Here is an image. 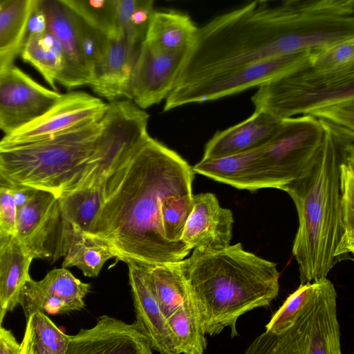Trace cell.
<instances>
[{"instance_id": "3957f363", "label": "cell", "mask_w": 354, "mask_h": 354, "mask_svg": "<svg viewBox=\"0 0 354 354\" xmlns=\"http://www.w3.org/2000/svg\"><path fill=\"white\" fill-rule=\"evenodd\" d=\"M319 120L324 136L317 156L304 175L281 188L292 199L298 215L292 252L300 284L327 278L338 263L336 252L343 234L340 167L354 150V131Z\"/></svg>"}, {"instance_id": "9a60e30c", "label": "cell", "mask_w": 354, "mask_h": 354, "mask_svg": "<svg viewBox=\"0 0 354 354\" xmlns=\"http://www.w3.org/2000/svg\"><path fill=\"white\" fill-rule=\"evenodd\" d=\"M66 354H153L135 322L128 324L109 315H101L90 328L69 335Z\"/></svg>"}, {"instance_id": "5bb4252c", "label": "cell", "mask_w": 354, "mask_h": 354, "mask_svg": "<svg viewBox=\"0 0 354 354\" xmlns=\"http://www.w3.org/2000/svg\"><path fill=\"white\" fill-rule=\"evenodd\" d=\"M107 108V103L84 91L62 94L42 115L0 141L19 143L46 138L101 117Z\"/></svg>"}, {"instance_id": "ab89813d", "label": "cell", "mask_w": 354, "mask_h": 354, "mask_svg": "<svg viewBox=\"0 0 354 354\" xmlns=\"http://www.w3.org/2000/svg\"><path fill=\"white\" fill-rule=\"evenodd\" d=\"M36 190L30 187L13 183L12 197L17 209L26 205L32 198Z\"/></svg>"}, {"instance_id": "4dcf8cb0", "label": "cell", "mask_w": 354, "mask_h": 354, "mask_svg": "<svg viewBox=\"0 0 354 354\" xmlns=\"http://www.w3.org/2000/svg\"><path fill=\"white\" fill-rule=\"evenodd\" d=\"M193 196V193L170 196L162 202L160 210L164 238L169 243L189 250L181 237L192 209Z\"/></svg>"}, {"instance_id": "d6986e66", "label": "cell", "mask_w": 354, "mask_h": 354, "mask_svg": "<svg viewBox=\"0 0 354 354\" xmlns=\"http://www.w3.org/2000/svg\"><path fill=\"white\" fill-rule=\"evenodd\" d=\"M45 15L46 30L61 45L67 62L64 85L71 89L89 85L91 75L82 58L77 38L74 14L64 0H38Z\"/></svg>"}, {"instance_id": "603a6c76", "label": "cell", "mask_w": 354, "mask_h": 354, "mask_svg": "<svg viewBox=\"0 0 354 354\" xmlns=\"http://www.w3.org/2000/svg\"><path fill=\"white\" fill-rule=\"evenodd\" d=\"M33 259L15 235L0 239V299L7 311L19 305Z\"/></svg>"}, {"instance_id": "277c9868", "label": "cell", "mask_w": 354, "mask_h": 354, "mask_svg": "<svg viewBox=\"0 0 354 354\" xmlns=\"http://www.w3.org/2000/svg\"><path fill=\"white\" fill-rule=\"evenodd\" d=\"M178 266L199 307L206 335L228 327L232 337L238 335L239 318L269 306L279 293L277 264L245 250L240 243L214 251L194 249Z\"/></svg>"}, {"instance_id": "1f68e13d", "label": "cell", "mask_w": 354, "mask_h": 354, "mask_svg": "<svg viewBox=\"0 0 354 354\" xmlns=\"http://www.w3.org/2000/svg\"><path fill=\"white\" fill-rule=\"evenodd\" d=\"M24 334L50 354H66L69 335L63 333L43 312H35L26 319Z\"/></svg>"}, {"instance_id": "8fae6325", "label": "cell", "mask_w": 354, "mask_h": 354, "mask_svg": "<svg viewBox=\"0 0 354 354\" xmlns=\"http://www.w3.org/2000/svg\"><path fill=\"white\" fill-rule=\"evenodd\" d=\"M62 93L13 66L0 74V130L10 135L46 113Z\"/></svg>"}, {"instance_id": "f35d334b", "label": "cell", "mask_w": 354, "mask_h": 354, "mask_svg": "<svg viewBox=\"0 0 354 354\" xmlns=\"http://www.w3.org/2000/svg\"><path fill=\"white\" fill-rule=\"evenodd\" d=\"M19 346L12 333L0 326V354H18Z\"/></svg>"}, {"instance_id": "f546056e", "label": "cell", "mask_w": 354, "mask_h": 354, "mask_svg": "<svg viewBox=\"0 0 354 354\" xmlns=\"http://www.w3.org/2000/svg\"><path fill=\"white\" fill-rule=\"evenodd\" d=\"M82 19L106 38L123 37L120 30L115 0H64Z\"/></svg>"}, {"instance_id": "d4e9b609", "label": "cell", "mask_w": 354, "mask_h": 354, "mask_svg": "<svg viewBox=\"0 0 354 354\" xmlns=\"http://www.w3.org/2000/svg\"><path fill=\"white\" fill-rule=\"evenodd\" d=\"M63 257L62 268L75 266L84 276L95 277L106 261L111 258L118 259V255L104 241L67 225Z\"/></svg>"}, {"instance_id": "60d3db41", "label": "cell", "mask_w": 354, "mask_h": 354, "mask_svg": "<svg viewBox=\"0 0 354 354\" xmlns=\"http://www.w3.org/2000/svg\"><path fill=\"white\" fill-rule=\"evenodd\" d=\"M18 354H50L46 349L34 342L27 335L24 334L20 343Z\"/></svg>"}, {"instance_id": "30bf717a", "label": "cell", "mask_w": 354, "mask_h": 354, "mask_svg": "<svg viewBox=\"0 0 354 354\" xmlns=\"http://www.w3.org/2000/svg\"><path fill=\"white\" fill-rule=\"evenodd\" d=\"M65 228L58 198L50 192L37 189L17 209L15 236L33 259L63 257Z\"/></svg>"}, {"instance_id": "44dd1931", "label": "cell", "mask_w": 354, "mask_h": 354, "mask_svg": "<svg viewBox=\"0 0 354 354\" xmlns=\"http://www.w3.org/2000/svg\"><path fill=\"white\" fill-rule=\"evenodd\" d=\"M198 29L185 14L176 11L153 12L143 42L160 52H183L192 45Z\"/></svg>"}, {"instance_id": "4316f807", "label": "cell", "mask_w": 354, "mask_h": 354, "mask_svg": "<svg viewBox=\"0 0 354 354\" xmlns=\"http://www.w3.org/2000/svg\"><path fill=\"white\" fill-rule=\"evenodd\" d=\"M104 183L80 187L58 198L63 220L73 230L89 232L102 204Z\"/></svg>"}, {"instance_id": "8d00e7d4", "label": "cell", "mask_w": 354, "mask_h": 354, "mask_svg": "<svg viewBox=\"0 0 354 354\" xmlns=\"http://www.w3.org/2000/svg\"><path fill=\"white\" fill-rule=\"evenodd\" d=\"M310 116L354 131V100L333 104L313 113Z\"/></svg>"}, {"instance_id": "ac0fdd59", "label": "cell", "mask_w": 354, "mask_h": 354, "mask_svg": "<svg viewBox=\"0 0 354 354\" xmlns=\"http://www.w3.org/2000/svg\"><path fill=\"white\" fill-rule=\"evenodd\" d=\"M282 120L254 111L246 120L216 131L207 142L202 159H214L252 150L268 143L279 131Z\"/></svg>"}, {"instance_id": "836d02e7", "label": "cell", "mask_w": 354, "mask_h": 354, "mask_svg": "<svg viewBox=\"0 0 354 354\" xmlns=\"http://www.w3.org/2000/svg\"><path fill=\"white\" fill-rule=\"evenodd\" d=\"M73 12L75 17L80 50L90 73L91 82L93 71L103 54L106 37L86 23L73 11Z\"/></svg>"}, {"instance_id": "b9f144b4", "label": "cell", "mask_w": 354, "mask_h": 354, "mask_svg": "<svg viewBox=\"0 0 354 354\" xmlns=\"http://www.w3.org/2000/svg\"><path fill=\"white\" fill-rule=\"evenodd\" d=\"M6 312H7V310L3 307V306L1 301V299H0V326H1L2 322L3 320V318L6 315Z\"/></svg>"}, {"instance_id": "e575fe53", "label": "cell", "mask_w": 354, "mask_h": 354, "mask_svg": "<svg viewBox=\"0 0 354 354\" xmlns=\"http://www.w3.org/2000/svg\"><path fill=\"white\" fill-rule=\"evenodd\" d=\"M309 286V282L300 284L298 288L287 297L266 325V331L278 333L291 324L306 299Z\"/></svg>"}, {"instance_id": "cb8c5ba5", "label": "cell", "mask_w": 354, "mask_h": 354, "mask_svg": "<svg viewBox=\"0 0 354 354\" xmlns=\"http://www.w3.org/2000/svg\"><path fill=\"white\" fill-rule=\"evenodd\" d=\"M21 57L31 64L51 88L57 84L64 86L67 75V62L58 41L47 30L40 34L28 35Z\"/></svg>"}, {"instance_id": "6da1fadb", "label": "cell", "mask_w": 354, "mask_h": 354, "mask_svg": "<svg viewBox=\"0 0 354 354\" xmlns=\"http://www.w3.org/2000/svg\"><path fill=\"white\" fill-rule=\"evenodd\" d=\"M351 38L353 0L252 1L198 28L168 96L232 69Z\"/></svg>"}, {"instance_id": "7c38bea8", "label": "cell", "mask_w": 354, "mask_h": 354, "mask_svg": "<svg viewBox=\"0 0 354 354\" xmlns=\"http://www.w3.org/2000/svg\"><path fill=\"white\" fill-rule=\"evenodd\" d=\"M187 51L160 52L142 42L133 67L126 98L141 109L166 99Z\"/></svg>"}, {"instance_id": "9c48e42d", "label": "cell", "mask_w": 354, "mask_h": 354, "mask_svg": "<svg viewBox=\"0 0 354 354\" xmlns=\"http://www.w3.org/2000/svg\"><path fill=\"white\" fill-rule=\"evenodd\" d=\"M313 50L276 57L213 76L165 99L164 111L217 100L260 86L311 62Z\"/></svg>"}, {"instance_id": "d6a6232c", "label": "cell", "mask_w": 354, "mask_h": 354, "mask_svg": "<svg viewBox=\"0 0 354 354\" xmlns=\"http://www.w3.org/2000/svg\"><path fill=\"white\" fill-rule=\"evenodd\" d=\"M311 64L326 71L354 68V38L313 50Z\"/></svg>"}, {"instance_id": "5b68a950", "label": "cell", "mask_w": 354, "mask_h": 354, "mask_svg": "<svg viewBox=\"0 0 354 354\" xmlns=\"http://www.w3.org/2000/svg\"><path fill=\"white\" fill-rule=\"evenodd\" d=\"M103 115L29 142L0 141V173L14 184L57 198L73 191L88 170Z\"/></svg>"}, {"instance_id": "ffe728a7", "label": "cell", "mask_w": 354, "mask_h": 354, "mask_svg": "<svg viewBox=\"0 0 354 354\" xmlns=\"http://www.w3.org/2000/svg\"><path fill=\"white\" fill-rule=\"evenodd\" d=\"M138 51L132 49L123 37L106 38L89 84L93 92L110 102L126 97Z\"/></svg>"}, {"instance_id": "83f0119b", "label": "cell", "mask_w": 354, "mask_h": 354, "mask_svg": "<svg viewBox=\"0 0 354 354\" xmlns=\"http://www.w3.org/2000/svg\"><path fill=\"white\" fill-rule=\"evenodd\" d=\"M145 266L153 295L167 319L190 295L185 279L178 263Z\"/></svg>"}, {"instance_id": "484cf974", "label": "cell", "mask_w": 354, "mask_h": 354, "mask_svg": "<svg viewBox=\"0 0 354 354\" xmlns=\"http://www.w3.org/2000/svg\"><path fill=\"white\" fill-rule=\"evenodd\" d=\"M167 321L180 354L204 353L207 344L204 322L191 294Z\"/></svg>"}, {"instance_id": "7a4b0ae2", "label": "cell", "mask_w": 354, "mask_h": 354, "mask_svg": "<svg viewBox=\"0 0 354 354\" xmlns=\"http://www.w3.org/2000/svg\"><path fill=\"white\" fill-rule=\"evenodd\" d=\"M194 178L185 160L149 136L106 177L102 206L86 234L104 241L125 263L183 260L191 250L164 238L160 210L166 198L192 193Z\"/></svg>"}, {"instance_id": "d590c367", "label": "cell", "mask_w": 354, "mask_h": 354, "mask_svg": "<svg viewBox=\"0 0 354 354\" xmlns=\"http://www.w3.org/2000/svg\"><path fill=\"white\" fill-rule=\"evenodd\" d=\"M12 187L13 183L0 173V239L15 232L17 208Z\"/></svg>"}, {"instance_id": "4fadbf2b", "label": "cell", "mask_w": 354, "mask_h": 354, "mask_svg": "<svg viewBox=\"0 0 354 354\" xmlns=\"http://www.w3.org/2000/svg\"><path fill=\"white\" fill-rule=\"evenodd\" d=\"M90 289L89 283L81 281L62 267L50 270L39 281L30 277L21 289L19 304L26 319L37 311L66 314L84 308V299Z\"/></svg>"}, {"instance_id": "52a82bcc", "label": "cell", "mask_w": 354, "mask_h": 354, "mask_svg": "<svg viewBox=\"0 0 354 354\" xmlns=\"http://www.w3.org/2000/svg\"><path fill=\"white\" fill-rule=\"evenodd\" d=\"M354 100V68L326 71L311 62L260 86L252 96L255 110L283 120L311 115L335 103Z\"/></svg>"}, {"instance_id": "ba28073f", "label": "cell", "mask_w": 354, "mask_h": 354, "mask_svg": "<svg viewBox=\"0 0 354 354\" xmlns=\"http://www.w3.org/2000/svg\"><path fill=\"white\" fill-rule=\"evenodd\" d=\"M324 131L319 120L299 115L282 120L274 138L261 149L259 165L271 188L299 178L317 156Z\"/></svg>"}, {"instance_id": "e0dca14e", "label": "cell", "mask_w": 354, "mask_h": 354, "mask_svg": "<svg viewBox=\"0 0 354 354\" xmlns=\"http://www.w3.org/2000/svg\"><path fill=\"white\" fill-rule=\"evenodd\" d=\"M136 320L153 351L160 354H180L167 321L151 288L146 266L136 261L126 263Z\"/></svg>"}, {"instance_id": "2e32d148", "label": "cell", "mask_w": 354, "mask_h": 354, "mask_svg": "<svg viewBox=\"0 0 354 354\" xmlns=\"http://www.w3.org/2000/svg\"><path fill=\"white\" fill-rule=\"evenodd\" d=\"M233 223L232 211L222 207L214 194L194 195L181 241L191 250H219L230 245Z\"/></svg>"}, {"instance_id": "8992f818", "label": "cell", "mask_w": 354, "mask_h": 354, "mask_svg": "<svg viewBox=\"0 0 354 354\" xmlns=\"http://www.w3.org/2000/svg\"><path fill=\"white\" fill-rule=\"evenodd\" d=\"M337 293L327 278L310 283L291 324L278 333L265 331L243 354H342Z\"/></svg>"}, {"instance_id": "7402d4cb", "label": "cell", "mask_w": 354, "mask_h": 354, "mask_svg": "<svg viewBox=\"0 0 354 354\" xmlns=\"http://www.w3.org/2000/svg\"><path fill=\"white\" fill-rule=\"evenodd\" d=\"M37 0L0 1V74L13 66L27 37Z\"/></svg>"}, {"instance_id": "f1b7e54d", "label": "cell", "mask_w": 354, "mask_h": 354, "mask_svg": "<svg viewBox=\"0 0 354 354\" xmlns=\"http://www.w3.org/2000/svg\"><path fill=\"white\" fill-rule=\"evenodd\" d=\"M340 211L342 237L336 252L337 262L353 259L354 252V150L351 151L340 167Z\"/></svg>"}, {"instance_id": "74e56055", "label": "cell", "mask_w": 354, "mask_h": 354, "mask_svg": "<svg viewBox=\"0 0 354 354\" xmlns=\"http://www.w3.org/2000/svg\"><path fill=\"white\" fill-rule=\"evenodd\" d=\"M46 30L45 15L38 6V0L28 23L27 35L40 34Z\"/></svg>"}]
</instances>
